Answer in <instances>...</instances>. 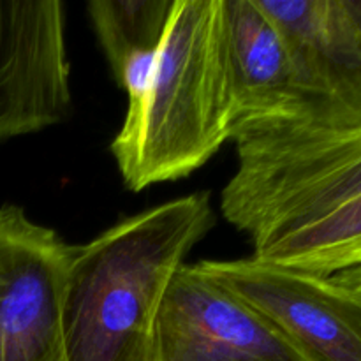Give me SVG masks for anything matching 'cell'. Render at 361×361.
I'll use <instances>...</instances> for the list:
<instances>
[{"instance_id":"obj_1","label":"cell","mask_w":361,"mask_h":361,"mask_svg":"<svg viewBox=\"0 0 361 361\" xmlns=\"http://www.w3.org/2000/svg\"><path fill=\"white\" fill-rule=\"evenodd\" d=\"M212 226L210 194L194 192L74 247L63 295L69 361H155L166 293Z\"/></svg>"},{"instance_id":"obj_2","label":"cell","mask_w":361,"mask_h":361,"mask_svg":"<svg viewBox=\"0 0 361 361\" xmlns=\"http://www.w3.org/2000/svg\"><path fill=\"white\" fill-rule=\"evenodd\" d=\"M222 0H175L147 87L111 154L127 189L185 178L233 140Z\"/></svg>"},{"instance_id":"obj_3","label":"cell","mask_w":361,"mask_h":361,"mask_svg":"<svg viewBox=\"0 0 361 361\" xmlns=\"http://www.w3.org/2000/svg\"><path fill=\"white\" fill-rule=\"evenodd\" d=\"M235 141L238 168L221 210L254 249L361 196V126L279 123Z\"/></svg>"},{"instance_id":"obj_4","label":"cell","mask_w":361,"mask_h":361,"mask_svg":"<svg viewBox=\"0 0 361 361\" xmlns=\"http://www.w3.org/2000/svg\"><path fill=\"white\" fill-rule=\"evenodd\" d=\"M73 249L23 208H0V361H69L63 295Z\"/></svg>"},{"instance_id":"obj_5","label":"cell","mask_w":361,"mask_h":361,"mask_svg":"<svg viewBox=\"0 0 361 361\" xmlns=\"http://www.w3.org/2000/svg\"><path fill=\"white\" fill-rule=\"evenodd\" d=\"M197 267L267 316L314 361H361V302L335 275L307 274L256 257Z\"/></svg>"},{"instance_id":"obj_6","label":"cell","mask_w":361,"mask_h":361,"mask_svg":"<svg viewBox=\"0 0 361 361\" xmlns=\"http://www.w3.org/2000/svg\"><path fill=\"white\" fill-rule=\"evenodd\" d=\"M281 32L305 102L302 123L361 126V0H257Z\"/></svg>"},{"instance_id":"obj_7","label":"cell","mask_w":361,"mask_h":361,"mask_svg":"<svg viewBox=\"0 0 361 361\" xmlns=\"http://www.w3.org/2000/svg\"><path fill=\"white\" fill-rule=\"evenodd\" d=\"M155 361H314L267 316L196 264L169 284Z\"/></svg>"},{"instance_id":"obj_8","label":"cell","mask_w":361,"mask_h":361,"mask_svg":"<svg viewBox=\"0 0 361 361\" xmlns=\"http://www.w3.org/2000/svg\"><path fill=\"white\" fill-rule=\"evenodd\" d=\"M69 109L63 4L0 0V143L56 126Z\"/></svg>"},{"instance_id":"obj_9","label":"cell","mask_w":361,"mask_h":361,"mask_svg":"<svg viewBox=\"0 0 361 361\" xmlns=\"http://www.w3.org/2000/svg\"><path fill=\"white\" fill-rule=\"evenodd\" d=\"M233 140L279 123H302L305 102L288 46L257 0H222Z\"/></svg>"},{"instance_id":"obj_10","label":"cell","mask_w":361,"mask_h":361,"mask_svg":"<svg viewBox=\"0 0 361 361\" xmlns=\"http://www.w3.org/2000/svg\"><path fill=\"white\" fill-rule=\"evenodd\" d=\"M271 264L330 277L361 268V196L254 249Z\"/></svg>"},{"instance_id":"obj_11","label":"cell","mask_w":361,"mask_h":361,"mask_svg":"<svg viewBox=\"0 0 361 361\" xmlns=\"http://www.w3.org/2000/svg\"><path fill=\"white\" fill-rule=\"evenodd\" d=\"M175 0H92L88 16L115 80L130 59L157 51Z\"/></svg>"},{"instance_id":"obj_12","label":"cell","mask_w":361,"mask_h":361,"mask_svg":"<svg viewBox=\"0 0 361 361\" xmlns=\"http://www.w3.org/2000/svg\"><path fill=\"white\" fill-rule=\"evenodd\" d=\"M335 277L361 302V268H358V270L342 271V274H337Z\"/></svg>"}]
</instances>
